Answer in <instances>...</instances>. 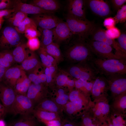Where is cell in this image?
I'll list each match as a JSON object with an SVG mask.
<instances>
[{
    "instance_id": "1",
    "label": "cell",
    "mask_w": 126,
    "mask_h": 126,
    "mask_svg": "<svg viewBox=\"0 0 126 126\" xmlns=\"http://www.w3.org/2000/svg\"><path fill=\"white\" fill-rule=\"evenodd\" d=\"M101 74L107 77L115 74H126V60L103 59L94 57L91 61Z\"/></svg>"
},
{
    "instance_id": "2",
    "label": "cell",
    "mask_w": 126,
    "mask_h": 126,
    "mask_svg": "<svg viewBox=\"0 0 126 126\" xmlns=\"http://www.w3.org/2000/svg\"><path fill=\"white\" fill-rule=\"evenodd\" d=\"M66 55L70 61L75 63L86 61H91L95 57L86 40L78 38L67 49Z\"/></svg>"
},
{
    "instance_id": "3",
    "label": "cell",
    "mask_w": 126,
    "mask_h": 126,
    "mask_svg": "<svg viewBox=\"0 0 126 126\" xmlns=\"http://www.w3.org/2000/svg\"><path fill=\"white\" fill-rule=\"evenodd\" d=\"M69 75L74 79L91 81L95 80L99 72L91 61L75 63L68 70Z\"/></svg>"
},
{
    "instance_id": "4",
    "label": "cell",
    "mask_w": 126,
    "mask_h": 126,
    "mask_svg": "<svg viewBox=\"0 0 126 126\" xmlns=\"http://www.w3.org/2000/svg\"><path fill=\"white\" fill-rule=\"evenodd\" d=\"M66 22L73 35H76L77 38L85 40L95 25L93 22L88 20L79 19L67 15Z\"/></svg>"
},
{
    "instance_id": "5",
    "label": "cell",
    "mask_w": 126,
    "mask_h": 126,
    "mask_svg": "<svg viewBox=\"0 0 126 126\" xmlns=\"http://www.w3.org/2000/svg\"><path fill=\"white\" fill-rule=\"evenodd\" d=\"M22 42L20 33L12 26L5 27L0 33V49L3 50L15 48Z\"/></svg>"
},
{
    "instance_id": "6",
    "label": "cell",
    "mask_w": 126,
    "mask_h": 126,
    "mask_svg": "<svg viewBox=\"0 0 126 126\" xmlns=\"http://www.w3.org/2000/svg\"><path fill=\"white\" fill-rule=\"evenodd\" d=\"M87 39L109 45L115 49L116 54L123 59H126V53L120 48L116 41L110 38L106 35L105 30L101 26L95 24Z\"/></svg>"
},
{
    "instance_id": "7",
    "label": "cell",
    "mask_w": 126,
    "mask_h": 126,
    "mask_svg": "<svg viewBox=\"0 0 126 126\" xmlns=\"http://www.w3.org/2000/svg\"><path fill=\"white\" fill-rule=\"evenodd\" d=\"M86 41L91 51L94 55L96 56V58L103 59H125L114 53L113 49L107 44L88 39Z\"/></svg>"
},
{
    "instance_id": "8",
    "label": "cell",
    "mask_w": 126,
    "mask_h": 126,
    "mask_svg": "<svg viewBox=\"0 0 126 126\" xmlns=\"http://www.w3.org/2000/svg\"><path fill=\"white\" fill-rule=\"evenodd\" d=\"M35 105L26 95L17 94L8 112L14 115L23 116L31 115Z\"/></svg>"
},
{
    "instance_id": "9",
    "label": "cell",
    "mask_w": 126,
    "mask_h": 126,
    "mask_svg": "<svg viewBox=\"0 0 126 126\" xmlns=\"http://www.w3.org/2000/svg\"><path fill=\"white\" fill-rule=\"evenodd\" d=\"M126 74H115L106 77L109 89L113 95H120L125 94L126 91Z\"/></svg>"
},
{
    "instance_id": "10",
    "label": "cell",
    "mask_w": 126,
    "mask_h": 126,
    "mask_svg": "<svg viewBox=\"0 0 126 126\" xmlns=\"http://www.w3.org/2000/svg\"><path fill=\"white\" fill-rule=\"evenodd\" d=\"M31 18L37 27L43 29H53L62 21L57 17L51 14L35 15Z\"/></svg>"
},
{
    "instance_id": "11",
    "label": "cell",
    "mask_w": 126,
    "mask_h": 126,
    "mask_svg": "<svg viewBox=\"0 0 126 126\" xmlns=\"http://www.w3.org/2000/svg\"><path fill=\"white\" fill-rule=\"evenodd\" d=\"M48 91L46 85L32 83L26 93L27 96L35 106L47 98Z\"/></svg>"
},
{
    "instance_id": "12",
    "label": "cell",
    "mask_w": 126,
    "mask_h": 126,
    "mask_svg": "<svg viewBox=\"0 0 126 126\" xmlns=\"http://www.w3.org/2000/svg\"><path fill=\"white\" fill-rule=\"evenodd\" d=\"M85 2L92 12L98 16L106 18L111 14L110 5L106 1L89 0Z\"/></svg>"
},
{
    "instance_id": "13",
    "label": "cell",
    "mask_w": 126,
    "mask_h": 126,
    "mask_svg": "<svg viewBox=\"0 0 126 126\" xmlns=\"http://www.w3.org/2000/svg\"><path fill=\"white\" fill-rule=\"evenodd\" d=\"M85 1L83 0H69L67 15L79 19L87 21L85 15Z\"/></svg>"
},
{
    "instance_id": "14",
    "label": "cell",
    "mask_w": 126,
    "mask_h": 126,
    "mask_svg": "<svg viewBox=\"0 0 126 126\" xmlns=\"http://www.w3.org/2000/svg\"><path fill=\"white\" fill-rule=\"evenodd\" d=\"M17 94L13 88L2 82H0V100L7 113Z\"/></svg>"
},
{
    "instance_id": "15",
    "label": "cell",
    "mask_w": 126,
    "mask_h": 126,
    "mask_svg": "<svg viewBox=\"0 0 126 126\" xmlns=\"http://www.w3.org/2000/svg\"><path fill=\"white\" fill-rule=\"evenodd\" d=\"M12 9L15 11H20L27 14H52L53 13L45 11L35 5L24 3L20 0H14Z\"/></svg>"
},
{
    "instance_id": "16",
    "label": "cell",
    "mask_w": 126,
    "mask_h": 126,
    "mask_svg": "<svg viewBox=\"0 0 126 126\" xmlns=\"http://www.w3.org/2000/svg\"><path fill=\"white\" fill-rule=\"evenodd\" d=\"M42 65L34 51L28 49L25 58L19 66L22 70L29 72L42 66Z\"/></svg>"
},
{
    "instance_id": "17",
    "label": "cell",
    "mask_w": 126,
    "mask_h": 126,
    "mask_svg": "<svg viewBox=\"0 0 126 126\" xmlns=\"http://www.w3.org/2000/svg\"><path fill=\"white\" fill-rule=\"evenodd\" d=\"M53 40L58 42L69 38L73 35L66 22L62 21L53 29Z\"/></svg>"
},
{
    "instance_id": "18",
    "label": "cell",
    "mask_w": 126,
    "mask_h": 126,
    "mask_svg": "<svg viewBox=\"0 0 126 126\" xmlns=\"http://www.w3.org/2000/svg\"><path fill=\"white\" fill-rule=\"evenodd\" d=\"M22 70L19 66L11 67L7 69L2 82L14 88L21 74Z\"/></svg>"
},
{
    "instance_id": "19",
    "label": "cell",
    "mask_w": 126,
    "mask_h": 126,
    "mask_svg": "<svg viewBox=\"0 0 126 126\" xmlns=\"http://www.w3.org/2000/svg\"><path fill=\"white\" fill-rule=\"evenodd\" d=\"M109 89V86L106 78L102 76H98L93 83L91 93L96 97L105 94Z\"/></svg>"
},
{
    "instance_id": "20",
    "label": "cell",
    "mask_w": 126,
    "mask_h": 126,
    "mask_svg": "<svg viewBox=\"0 0 126 126\" xmlns=\"http://www.w3.org/2000/svg\"><path fill=\"white\" fill-rule=\"evenodd\" d=\"M35 109L61 114L63 111L62 107L52 99L47 98L36 105Z\"/></svg>"
},
{
    "instance_id": "21",
    "label": "cell",
    "mask_w": 126,
    "mask_h": 126,
    "mask_svg": "<svg viewBox=\"0 0 126 126\" xmlns=\"http://www.w3.org/2000/svg\"><path fill=\"white\" fill-rule=\"evenodd\" d=\"M32 83L25 72L22 70L21 74L17 81L14 89L17 94L26 95Z\"/></svg>"
},
{
    "instance_id": "22",
    "label": "cell",
    "mask_w": 126,
    "mask_h": 126,
    "mask_svg": "<svg viewBox=\"0 0 126 126\" xmlns=\"http://www.w3.org/2000/svg\"><path fill=\"white\" fill-rule=\"evenodd\" d=\"M30 4L53 13L59 10L60 7L58 1L55 0H33Z\"/></svg>"
},
{
    "instance_id": "23",
    "label": "cell",
    "mask_w": 126,
    "mask_h": 126,
    "mask_svg": "<svg viewBox=\"0 0 126 126\" xmlns=\"http://www.w3.org/2000/svg\"><path fill=\"white\" fill-rule=\"evenodd\" d=\"M32 114L40 121L55 120H61L60 115L54 112L34 108Z\"/></svg>"
},
{
    "instance_id": "24",
    "label": "cell",
    "mask_w": 126,
    "mask_h": 126,
    "mask_svg": "<svg viewBox=\"0 0 126 126\" xmlns=\"http://www.w3.org/2000/svg\"><path fill=\"white\" fill-rule=\"evenodd\" d=\"M26 44L22 42L12 51L15 62L20 63L25 58L28 49Z\"/></svg>"
},
{
    "instance_id": "25",
    "label": "cell",
    "mask_w": 126,
    "mask_h": 126,
    "mask_svg": "<svg viewBox=\"0 0 126 126\" xmlns=\"http://www.w3.org/2000/svg\"><path fill=\"white\" fill-rule=\"evenodd\" d=\"M85 105L78 102H68L62 107L63 111L70 116L76 114L84 108Z\"/></svg>"
},
{
    "instance_id": "26",
    "label": "cell",
    "mask_w": 126,
    "mask_h": 126,
    "mask_svg": "<svg viewBox=\"0 0 126 126\" xmlns=\"http://www.w3.org/2000/svg\"><path fill=\"white\" fill-rule=\"evenodd\" d=\"M42 48L54 58L57 63H59L63 60V56L57 43L53 42L46 46Z\"/></svg>"
},
{
    "instance_id": "27",
    "label": "cell",
    "mask_w": 126,
    "mask_h": 126,
    "mask_svg": "<svg viewBox=\"0 0 126 126\" xmlns=\"http://www.w3.org/2000/svg\"><path fill=\"white\" fill-rule=\"evenodd\" d=\"M28 14L18 11H15L7 19V23L14 28L19 26L27 17Z\"/></svg>"
},
{
    "instance_id": "28",
    "label": "cell",
    "mask_w": 126,
    "mask_h": 126,
    "mask_svg": "<svg viewBox=\"0 0 126 126\" xmlns=\"http://www.w3.org/2000/svg\"><path fill=\"white\" fill-rule=\"evenodd\" d=\"M38 30L41 34V47H44L53 42V29H43L38 28Z\"/></svg>"
},
{
    "instance_id": "29",
    "label": "cell",
    "mask_w": 126,
    "mask_h": 126,
    "mask_svg": "<svg viewBox=\"0 0 126 126\" xmlns=\"http://www.w3.org/2000/svg\"><path fill=\"white\" fill-rule=\"evenodd\" d=\"M75 88L85 95L91 92L93 85L94 80L87 81L75 79Z\"/></svg>"
},
{
    "instance_id": "30",
    "label": "cell",
    "mask_w": 126,
    "mask_h": 126,
    "mask_svg": "<svg viewBox=\"0 0 126 126\" xmlns=\"http://www.w3.org/2000/svg\"><path fill=\"white\" fill-rule=\"evenodd\" d=\"M23 117L13 124V126H38V125L37 119L33 115L23 116Z\"/></svg>"
},
{
    "instance_id": "31",
    "label": "cell",
    "mask_w": 126,
    "mask_h": 126,
    "mask_svg": "<svg viewBox=\"0 0 126 126\" xmlns=\"http://www.w3.org/2000/svg\"><path fill=\"white\" fill-rule=\"evenodd\" d=\"M69 96L70 102H80L85 105L86 103L85 95L77 89H73L69 92Z\"/></svg>"
},
{
    "instance_id": "32",
    "label": "cell",
    "mask_w": 126,
    "mask_h": 126,
    "mask_svg": "<svg viewBox=\"0 0 126 126\" xmlns=\"http://www.w3.org/2000/svg\"><path fill=\"white\" fill-rule=\"evenodd\" d=\"M30 27L37 28L35 22L31 18H26L18 26L14 28L19 33H24L25 30Z\"/></svg>"
},
{
    "instance_id": "33",
    "label": "cell",
    "mask_w": 126,
    "mask_h": 126,
    "mask_svg": "<svg viewBox=\"0 0 126 126\" xmlns=\"http://www.w3.org/2000/svg\"><path fill=\"white\" fill-rule=\"evenodd\" d=\"M109 110V106L108 103L103 101L100 102L98 103L97 108L95 111V115L99 117L106 115Z\"/></svg>"
},
{
    "instance_id": "34",
    "label": "cell",
    "mask_w": 126,
    "mask_h": 126,
    "mask_svg": "<svg viewBox=\"0 0 126 126\" xmlns=\"http://www.w3.org/2000/svg\"><path fill=\"white\" fill-rule=\"evenodd\" d=\"M70 79L66 74L63 73H60L56 75L55 82L59 88L66 87Z\"/></svg>"
},
{
    "instance_id": "35",
    "label": "cell",
    "mask_w": 126,
    "mask_h": 126,
    "mask_svg": "<svg viewBox=\"0 0 126 126\" xmlns=\"http://www.w3.org/2000/svg\"><path fill=\"white\" fill-rule=\"evenodd\" d=\"M116 24L119 23H122L126 20V5L124 4L118 11L117 13L114 17Z\"/></svg>"
},
{
    "instance_id": "36",
    "label": "cell",
    "mask_w": 126,
    "mask_h": 126,
    "mask_svg": "<svg viewBox=\"0 0 126 126\" xmlns=\"http://www.w3.org/2000/svg\"><path fill=\"white\" fill-rule=\"evenodd\" d=\"M26 45L29 49L34 51L38 50L40 48V42L38 37H35L28 39Z\"/></svg>"
},
{
    "instance_id": "37",
    "label": "cell",
    "mask_w": 126,
    "mask_h": 126,
    "mask_svg": "<svg viewBox=\"0 0 126 126\" xmlns=\"http://www.w3.org/2000/svg\"><path fill=\"white\" fill-rule=\"evenodd\" d=\"M42 66L33 71L28 72V77L32 83L36 84H42L39 75L40 71L42 69Z\"/></svg>"
},
{
    "instance_id": "38",
    "label": "cell",
    "mask_w": 126,
    "mask_h": 126,
    "mask_svg": "<svg viewBox=\"0 0 126 126\" xmlns=\"http://www.w3.org/2000/svg\"><path fill=\"white\" fill-rule=\"evenodd\" d=\"M69 93H66L58 95L53 97L51 99L62 108L63 106L69 101Z\"/></svg>"
},
{
    "instance_id": "39",
    "label": "cell",
    "mask_w": 126,
    "mask_h": 126,
    "mask_svg": "<svg viewBox=\"0 0 126 126\" xmlns=\"http://www.w3.org/2000/svg\"><path fill=\"white\" fill-rule=\"evenodd\" d=\"M25 37L28 39L33 38L40 37L41 34L37 28L30 27L27 29L24 33Z\"/></svg>"
},
{
    "instance_id": "40",
    "label": "cell",
    "mask_w": 126,
    "mask_h": 126,
    "mask_svg": "<svg viewBox=\"0 0 126 126\" xmlns=\"http://www.w3.org/2000/svg\"><path fill=\"white\" fill-rule=\"evenodd\" d=\"M105 33L108 37L113 40L117 39L121 34L120 30L115 26L107 29Z\"/></svg>"
},
{
    "instance_id": "41",
    "label": "cell",
    "mask_w": 126,
    "mask_h": 126,
    "mask_svg": "<svg viewBox=\"0 0 126 126\" xmlns=\"http://www.w3.org/2000/svg\"><path fill=\"white\" fill-rule=\"evenodd\" d=\"M38 52L43 65L45 67H49L52 65L48 59L45 51L42 48L40 47L38 50Z\"/></svg>"
},
{
    "instance_id": "42",
    "label": "cell",
    "mask_w": 126,
    "mask_h": 126,
    "mask_svg": "<svg viewBox=\"0 0 126 126\" xmlns=\"http://www.w3.org/2000/svg\"><path fill=\"white\" fill-rule=\"evenodd\" d=\"M121 49L126 53V33H121L116 41Z\"/></svg>"
},
{
    "instance_id": "43",
    "label": "cell",
    "mask_w": 126,
    "mask_h": 126,
    "mask_svg": "<svg viewBox=\"0 0 126 126\" xmlns=\"http://www.w3.org/2000/svg\"><path fill=\"white\" fill-rule=\"evenodd\" d=\"M121 116H115L111 122L114 126H126V122Z\"/></svg>"
},
{
    "instance_id": "44",
    "label": "cell",
    "mask_w": 126,
    "mask_h": 126,
    "mask_svg": "<svg viewBox=\"0 0 126 126\" xmlns=\"http://www.w3.org/2000/svg\"><path fill=\"white\" fill-rule=\"evenodd\" d=\"M0 52L4 58L11 64L15 63L11 51L9 50H4Z\"/></svg>"
},
{
    "instance_id": "45",
    "label": "cell",
    "mask_w": 126,
    "mask_h": 126,
    "mask_svg": "<svg viewBox=\"0 0 126 126\" xmlns=\"http://www.w3.org/2000/svg\"><path fill=\"white\" fill-rule=\"evenodd\" d=\"M44 73L46 77V85L52 86L55 82V80L52 77L49 67H45L44 69Z\"/></svg>"
},
{
    "instance_id": "46",
    "label": "cell",
    "mask_w": 126,
    "mask_h": 126,
    "mask_svg": "<svg viewBox=\"0 0 126 126\" xmlns=\"http://www.w3.org/2000/svg\"><path fill=\"white\" fill-rule=\"evenodd\" d=\"M116 24L114 17H109L105 18L103 22L104 26L107 29L115 26Z\"/></svg>"
},
{
    "instance_id": "47",
    "label": "cell",
    "mask_w": 126,
    "mask_h": 126,
    "mask_svg": "<svg viewBox=\"0 0 126 126\" xmlns=\"http://www.w3.org/2000/svg\"><path fill=\"white\" fill-rule=\"evenodd\" d=\"M113 8L117 11L124 5L126 2V0H110Z\"/></svg>"
},
{
    "instance_id": "48",
    "label": "cell",
    "mask_w": 126,
    "mask_h": 126,
    "mask_svg": "<svg viewBox=\"0 0 126 126\" xmlns=\"http://www.w3.org/2000/svg\"><path fill=\"white\" fill-rule=\"evenodd\" d=\"M14 0H4L0 4V10L12 9Z\"/></svg>"
},
{
    "instance_id": "49",
    "label": "cell",
    "mask_w": 126,
    "mask_h": 126,
    "mask_svg": "<svg viewBox=\"0 0 126 126\" xmlns=\"http://www.w3.org/2000/svg\"><path fill=\"white\" fill-rule=\"evenodd\" d=\"M14 11L13 9L0 10V18H3L7 19Z\"/></svg>"
},
{
    "instance_id": "50",
    "label": "cell",
    "mask_w": 126,
    "mask_h": 126,
    "mask_svg": "<svg viewBox=\"0 0 126 126\" xmlns=\"http://www.w3.org/2000/svg\"><path fill=\"white\" fill-rule=\"evenodd\" d=\"M46 126H61L62 123L61 120H53L49 121H41Z\"/></svg>"
},
{
    "instance_id": "51",
    "label": "cell",
    "mask_w": 126,
    "mask_h": 126,
    "mask_svg": "<svg viewBox=\"0 0 126 126\" xmlns=\"http://www.w3.org/2000/svg\"><path fill=\"white\" fill-rule=\"evenodd\" d=\"M0 64L7 69L11 67L12 65L4 58L0 52Z\"/></svg>"
},
{
    "instance_id": "52",
    "label": "cell",
    "mask_w": 126,
    "mask_h": 126,
    "mask_svg": "<svg viewBox=\"0 0 126 126\" xmlns=\"http://www.w3.org/2000/svg\"><path fill=\"white\" fill-rule=\"evenodd\" d=\"M125 94L122 95L118 103L120 108L122 109H125L126 108V96L124 95Z\"/></svg>"
},
{
    "instance_id": "53",
    "label": "cell",
    "mask_w": 126,
    "mask_h": 126,
    "mask_svg": "<svg viewBox=\"0 0 126 126\" xmlns=\"http://www.w3.org/2000/svg\"><path fill=\"white\" fill-rule=\"evenodd\" d=\"M49 68L52 77L55 80L57 75V66L52 65Z\"/></svg>"
},
{
    "instance_id": "54",
    "label": "cell",
    "mask_w": 126,
    "mask_h": 126,
    "mask_svg": "<svg viewBox=\"0 0 126 126\" xmlns=\"http://www.w3.org/2000/svg\"><path fill=\"white\" fill-rule=\"evenodd\" d=\"M7 113L4 106L0 103V119H3Z\"/></svg>"
},
{
    "instance_id": "55",
    "label": "cell",
    "mask_w": 126,
    "mask_h": 126,
    "mask_svg": "<svg viewBox=\"0 0 126 126\" xmlns=\"http://www.w3.org/2000/svg\"><path fill=\"white\" fill-rule=\"evenodd\" d=\"M7 69L0 64V82L2 81L4 76Z\"/></svg>"
},
{
    "instance_id": "56",
    "label": "cell",
    "mask_w": 126,
    "mask_h": 126,
    "mask_svg": "<svg viewBox=\"0 0 126 126\" xmlns=\"http://www.w3.org/2000/svg\"><path fill=\"white\" fill-rule=\"evenodd\" d=\"M61 126H78L75 123L68 121H64L62 123Z\"/></svg>"
},
{
    "instance_id": "57",
    "label": "cell",
    "mask_w": 126,
    "mask_h": 126,
    "mask_svg": "<svg viewBox=\"0 0 126 126\" xmlns=\"http://www.w3.org/2000/svg\"><path fill=\"white\" fill-rule=\"evenodd\" d=\"M0 126H6L5 122L3 119H0Z\"/></svg>"
},
{
    "instance_id": "58",
    "label": "cell",
    "mask_w": 126,
    "mask_h": 126,
    "mask_svg": "<svg viewBox=\"0 0 126 126\" xmlns=\"http://www.w3.org/2000/svg\"><path fill=\"white\" fill-rule=\"evenodd\" d=\"M4 20L3 18H0V24H2Z\"/></svg>"
},
{
    "instance_id": "59",
    "label": "cell",
    "mask_w": 126,
    "mask_h": 126,
    "mask_svg": "<svg viewBox=\"0 0 126 126\" xmlns=\"http://www.w3.org/2000/svg\"><path fill=\"white\" fill-rule=\"evenodd\" d=\"M87 126H97L95 124H94V123L89 124Z\"/></svg>"
},
{
    "instance_id": "60",
    "label": "cell",
    "mask_w": 126,
    "mask_h": 126,
    "mask_svg": "<svg viewBox=\"0 0 126 126\" xmlns=\"http://www.w3.org/2000/svg\"><path fill=\"white\" fill-rule=\"evenodd\" d=\"M108 126H114L112 124L111 122L110 121H108Z\"/></svg>"
},
{
    "instance_id": "61",
    "label": "cell",
    "mask_w": 126,
    "mask_h": 126,
    "mask_svg": "<svg viewBox=\"0 0 126 126\" xmlns=\"http://www.w3.org/2000/svg\"><path fill=\"white\" fill-rule=\"evenodd\" d=\"M7 126H13V124L12 123H9L8 124Z\"/></svg>"
},
{
    "instance_id": "62",
    "label": "cell",
    "mask_w": 126,
    "mask_h": 126,
    "mask_svg": "<svg viewBox=\"0 0 126 126\" xmlns=\"http://www.w3.org/2000/svg\"><path fill=\"white\" fill-rule=\"evenodd\" d=\"M2 24H0V29L1 26H2Z\"/></svg>"
},
{
    "instance_id": "63",
    "label": "cell",
    "mask_w": 126,
    "mask_h": 126,
    "mask_svg": "<svg viewBox=\"0 0 126 126\" xmlns=\"http://www.w3.org/2000/svg\"><path fill=\"white\" fill-rule=\"evenodd\" d=\"M106 126H108V123H107Z\"/></svg>"
}]
</instances>
